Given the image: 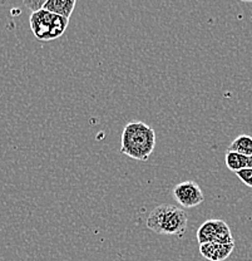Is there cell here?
Returning <instances> with one entry per match:
<instances>
[{
  "label": "cell",
  "instance_id": "1",
  "mask_svg": "<svg viewBox=\"0 0 252 261\" xmlns=\"http://www.w3.org/2000/svg\"><path fill=\"white\" fill-rule=\"evenodd\" d=\"M156 147V132L145 122L133 121L126 124L122 133L121 153L135 161H147Z\"/></svg>",
  "mask_w": 252,
  "mask_h": 261
},
{
  "label": "cell",
  "instance_id": "2",
  "mask_svg": "<svg viewBox=\"0 0 252 261\" xmlns=\"http://www.w3.org/2000/svg\"><path fill=\"white\" fill-rule=\"evenodd\" d=\"M187 212L173 205H161L147 217V227L161 235L182 236L187 227Z\"/></svg>",
  "mask_w": 252,
  "mask_h": 261
},
{
  "label": "cell",
  "instance_id": "3",
  "mask_svg": "<svg viewBox=\"0 0 252 261\" xmlns=\"http://www.w3.org/2000/svg\"><path fill=\"white\" fill-rule=\"evenodd\" d=\"M173 197L183 207L191 208L201 205L205 200L201 187L194 181H185L178 184L172 191Z\"/></svg>",
  "mask_w": 252,
  "mask_h": 261
},
{
  "label": "cell",
  "instance_id": "4",
  "mask_svg": "<svg viewBox=\"0 0 252 261\" xmlns=\"http://www.w3.org/2000/svg\"><path fill=\"white\" fill-rule=\"evenodd\" d=\"M54 14L47 12V10L42 9L38 12L32 13L31 18H29V23H31L32 32H33L34 37L39 40H48L49 37L51 21H53Z\"/></svg>",
  "mask_w": 252,
  "mask_h": 261
},
{
  "label": "cell",
  "instance_id": "5",
  "mask_svg": "<svg viewBox=\"0 0 252 261\" xmlns=\"http://www.w3.org/2000/svg\"><path fill=\"white\" fill-rule=\"evenodd\" d=\"M235 249V243L217 244L207 243L200 245V252L205 259L210 261H223L232 254Z\"/></svg>",
  "mask_w": 252,
  "mask_h": 261
},
{
  "label": "cell",
  "instance_id": "6",
  "mask_svg": "<svg viewBox=\"0 0 252 261\" xmlns=\"http://www.w3.org/2000/svg\"><path fill=\"white\" fill-rule=\"evenodd\" d=\"M75 5H77L75 0H47L43 9L54 15L69 19L70 15L73 14Z\"/></svg>",
  "mask_w": 252,
  "mask_h": 261
},
{
  "label": "cell",
  "instance_id": "7",
  "mask_svg": "<svg viewBox=\"0 0 252 261\" xmlns=\"http://www.w3.org/2000/svg\"><path fill=\"white\" fill-rule=\"evenodd\" d=\"M217 226L218 220H208V221L203 222L197 231V240L200 245L217 241Z\"/></svg>",
  "mask_w": 252,
  "mask_h": 261
},
{
  "label": "cell",
  "instance_id": "8",
  "mask_svg": "<svg viewBox=\"0 0 252 261\" xmlns=\"http://www.w3.org/2000/svg\"><path fill=\"white\" fill-rule=\"evenodd\" d=\"M227 151L237 152L242 156L251 157L252 156V137L247 135H241L232 141L231 145L229 146Z\"/></svg>",
  "mask_w": 252,
  "mask_h": 261
},
{
  "label": "cell",
  "instance_id": "9",
  "mask_svg": "<svg viewBox=\"0 0 252 261\" xmlns=\"http://www.w3.org/2000/svg\"><path fill=\"white\" fill-rule=\"evenodd\" d=\"M225 162H226L227 168L235 173L241 170H245V168H248V157L242 156V154L237 153V152L227 151Z\"/></svg>",
  "mask_w": 252,
  "mask_h": 261
},
{
  "label": "cell",
  "instance_id": "10",
  "mask_svg": "<svg viewBox=\"0 0 252 261\" xmlns=\"http://www.w3.org/2000/svg\"><path fill=\"white\" fill-rule=\"evenodd\" d=\"M69 24V19L63 18V16L54 15L53 21H51V28L48 40H54L57 38L62 37L64 34V32L67 31V27Z\"/></svg>",
  "mask_w": 252,
  "mask_h": 261
},
{
  "label": "cell",
  "instance_id": "11",
  "mask_svg": "<svg viewBox=\"0 0 252 261\" xmlns=\"http://www.w3.org/2000/svg\"><path fill=\"white\" fill-rule=\"evenodd\" d=\"M236 175L246 186L252 189V168H245V170L238 171V172H236Z\"/></svg>",
  "mask_w": 252,
  "mask_h": 261
},
{
  "label": "cell",
  "instance_id": "12",
  "mask_svg": "<svg viewBox=\"0 0 252 261\" xmlns=\"http://www.w3.org/2000/svg\"><path fill=\"white\" fill-rule=\"evenodd\" d=\"M45 2H47V0H26V2H24V5H25L26 8H29V9L32 10V13H35L38 12V10L43 9Z\"/></svg>",
  "mask_w": 252,
  "mask_h": 261
},
{
  "label": "cell",
  "instance_id": "13",
  "mask_svg": "<svg viewBox=\"0 0 252 261\" xmlns=\"http://www.w3.org/2000/svg\"><path fill=\"white\" fill-rule=\"evenodd\" d=\"M248 168H252V156L248 157Z\"/></svg>",
  "mask_w": 252,
  "mask_h": 261
}]
</instances>
